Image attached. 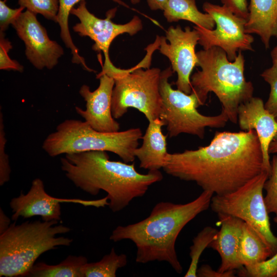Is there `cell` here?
<instances>
[{
	"label": "cell",
	"instance_id": "obj_1",
	"mask_svg": "<svg viewBox=\"0 0 277 277\" xmlns=\"http://www.w3.org/2000/svg\"><path fill=\"white\" fill-rule=\"evenodd\" d=\"M163 169L217 195L234 191L264 170L260 142L253 129L216 132L207 146L168 153Z\"/></svg>",
	"mask_w": 277,
	"mask_h": 277
},
{
	"label": "cell",
	"instance_id": "obj_2",
	"mask_svg": "<svg viewBox=\"0 0 277 277\" xmlns=\"http://www.w3.org/2000/svg\"><path fill=\"white\" fill-rule=\"evenodd\" d=\"M61 164L66 176L76 187L92 195L101 190L106 192L108 207L113 212L144 196L151 185L163 179L160 170L140 173L134 163L111 161L104 151L66 154L61 158Z\"/></svg>",
	"mask_w": 277,
	"mask_h": 277
},
{
	"label": "cell",
	"instance_id": "obj_3",
	"mask_svg": "<svg viewBox=\"0 0 277 277\" xmlns=\"http://www.w3.org/2000/svg\"><path fill=\"white\" fill-rule=\"evenodd\" d=\"M213 194L203 190L197 197L186 204L160 202L145 219L116 227L109 239L114 242L131 241L136 248L137 263L167 262L177 273H181L183 268L175 250L177 236L189 222L210 207Z\"/></svg>",
	"mask_w": 277,
	"mask_h": 277
},
{
	"label": "cell",
	"instance_id": "obj_4",
	"mask_svg": "<svg viewBox=\"0 0 277 277\" xmlns=\"http://www.w3.org/2000/svg\"><path fill=\"white\" fill-rule=\"evenodd\" d=\"M201 67L190 77L193 91L200 106L204 105L209 92H213L222 104V110L230 121L238 122L239 106L252 97L254 87L244 76L245 59L241 51L236 58L230 61L221 48L213 47L196 52Z\"/></svg>",
	"mask_w": 277,
	"mask_h": 277
},
{
	"label": "cell",
	"instance_id": "obj_5",
	"mask_svg": "<svg viewBox=\"0 0 277 277\" xmlns=\"http://www.w3.org/2000/svg\"><path fill=\"white\" fill-rule=\"evenodd\" d=\"M58 221L15 222L0 234V276H25L43 253L60 246H69L72 239L56 235L70 231Z\"/></svg>",
	"mask_w": 277,
	"mask_h": 277
},
{
	"label": "cell",
	"instance_id": "obj_6",
	"mask_svg": "<svg viewBox=\"0 0 277 277\" xmlns=\"http://www.w3.org/2000/svg\"><path fill=\"white\" fill-rule=\"evenodd\" d=\"M142 137L139 128L104 132L94 129L85 121L67 119L46 137L42 148L51 157L91 151H109L129 163L134 161V152Z\"/></svg>",
	"mask_w": 277,
	"mask_h": 277
},
{
	"label": "cell",
	"instance_id": "obj_7",
	"mask_svg": "<svg viewBox=\"0 0 277 277\" xmlns=\"http://www.w3.org/2000/svg\"><path fill=\"white\" fill-rule=\"evenodd\" d=\"M150 64H138L129 69L116 67L111 62H104L100 73L114 80L112 92V113L115 119L123 116L128 108L142 112L148 122L160 118L162 100L159 84L161 70L149 68Z\"/></svg>",
	"mask_w": 277,
	"mask_h": 277
},
{
	"label": "cell",
	"instance_id": "obj_8",
	"mask_svg": "<svg viewBox=\"0 0 277 277\" xmlns=\"http://www.w3.org/2000/svg\"><path fill=\"white\" fill-rule=\"evenodd\" d=\"M173 73L171 67L161 71L159 84L162 100L160 118L165 123L169 136L173 137L181 133H187L203 139L206 128L225 127L229 119L222 110L217 115H203L197 111L200 102L193 91L187 94L172 88L168 80Z\"/></svg>",
	"mask_w": 277,
	"mask_h": 277
},
{
	"label": "cell",
	"instance_id": "obj_9",
	"mask_svg": "<svg viewBox=\"0 0 277 277\" xmlns=\"http://www.w3.org/2000/svg\"><path fill=\"white\" fill-rule=\"evenodd\" d=\"M269 174L264 170L234 191L213 195L210 207L217 214L240 219L250 226L273 255L277 251V236L272 232L263 194Z\"/></svg>",
	"mask_w": 277,
	"mask_h": 277
},
{
	"label": "cell",
	"instance_id": "obj_10",
	"mask_svg": "<svg viewBox=\"0 0 277 277\" xmlns=\"http://www.w3.org/2000/svg\"><path fill=\"white\" fill-rule=\"evenodd\" d=\"M203 9L212 17L216 25L215 29L212 30L196 25L193 27L199 33V44L203 49L221 48L230 61L236 58L240 51H254L252 46L254 38L245 30L246 19L237 16L224 5L205 2Z\"/></svg>",
	"mask_w": 277,
	"mask_h": 277
},
{
	"label": "cell",
	"instance_id": "obj_11",
	"mask_svg": "<svg viewBox=\"0 0 277 277\" xmlns=\"http://www.w3.org/2000/svg\"><path fill=\"white\" fill-rule=\"evenodd\" d=\"M117 10L116 8L108 10L106 17L100 18L91 13L86 7L85 0L79 3L77 7H73L70 14L79 19V23L73 27V30L81 36H88L94 41L92 49L103 52L105 62L110 61L109 48L112 41L117 36L124 33L134 35L143 29L142 20L134 15L131 20L124 24L113 22V18Z\"/></svg>",
	"mask_w": 277,
	"mask_h": 277
},
{
	"label": "cell",
	"instance_id": "obj_12",
	"mask_svg": "<svg viewBox=\"0 0 277 277\" xmlns=\"http://www.w3.org/2000/svg\"><path fill=\"white\" fill-rule=\"evenodd\" d=\"M159 37L158 49L169 60L173 72L177 78L175 82L177 89L187 94L192 92L190 83L191 73L197 66V58L195 51L199 44V32L186 26L183 30L180 25L170 26L166 31V36Z\"/></svg>",
	"mask_w": 277,
	"mask_h": 277
},
{
	"label": "cell",
	"instance_id": "obj_13",
	"mask_svg": "<svg viewBox=\"0 0 277 277\" xmlns=\"http://www.w3.org/2000/svg\"><path fill=\"white\" fill-rule=\"evenodd\" d=\"M62 203H72L97 208L109 205L107 196L95 200L53 197L46 192L43 181L37 178L33 180L26 194L21 193L11 200L9 205L13 212L11 219L16 221L19 217L26 219L39 215L44 221H58L61 219Z\"/></svg>",
	"mask_w": 277,
	"mask_h": 277
},
{
	"label": "cell",
	"instance_id": "obj_14",
	"mask_svg": "<svg viewBox=\"0 0 277 277\" xmlns=\"http://www.w3.org/2000/svg\"><path fill=\"white\" fill-rule=\"evenodd\" d=\"M25 45L27 60L36 69H53L64 53L63 47L51 40L36 15L26 10L12 24Z\"/></svg>",
	"mask_w": 277,
	"mask_h": 277
},
{
	"label": "cell",
	"instance_id": "obj_15",
	"mask_svg": "<svg viewBox=\"0 0 277 277\" xmlns=\"http://www.w3.org/2000/svg\"><path fill=\"white\" fill-rule=\"evenodd\" d=\"M99 86L91 91L87 85H83L79 93L86 102V109L75 107L76 113L94 129L104 132H114L120 129L119 123L112 113V92L114 79L105 73H99Z\"/></svg>",
	"mask_w": 277,
	"mask_h": 277
},
{
	"label": "cell",
	"instance_id": "obj_16",
	"mask_svg": "<svg viewBox=\"0 0 277 277\" xmlns=\"http://www.w3.org/2000/svg\"><path fill=\"white\" fill-rule=\"evenodd\" d=\"M238 118L240 128L243 131L253 129L256 131L261 146L263 169L270 173L269 147L277 134L275 117L265 108L261 98L253 96L239 106Z\"/></svg>",
	"mask_w": 277,
	"mask_h": 277
},
{
	"label": "cell",
	"instance_id": "obj_17",
	"mask_svg": "<svg viewBox=\"0 0 277 277\" xmlns=\"http://www.w3.org/2000/svg\"><path fill=\"white\" fill-rule=\"evenodd\" d=\"M221 228L208 247L219 254L221 272L235 270L243 267L239 259V251L244 222L225 214H217Z\"/></svg>",
	"mask_w": 277,
	"mask_h": 277
},
{
	"label": "cell",
	"instance_id": "obj_18",
	"mask_svg": "<svg viewBox=\"0 0 277 277\" xmlns=\"http://www.w3.org/2000/svg\"><path fill=\"white\" fill-rule=\"evenodd\" d=\"M165 123L160 118L149 122L141 147L135 149L134 154L140 161V167L148 171L159 170L164 167L168 153L166 138L162 127Z\"/></svg>",
	"mask_w": 277,
	"mask_h": 277
},
{
	"label": "cell",
	"instance_id": "obj_19",
	"mask_svg": "<svg viewBox=\"0 0 277 277\" xmlns=\"http://www.w3.org/2000/svg\"><path fill=\"white\" fill-rule=\"evenodd\" d=\"M245 30L256 34L266 49L272 37L277 38V0H250Z\"/></svg>",
	"mask_w": 277,
	"mask_h": 277
},
{
	"label": "cell",
	"instance_id": "obj_20",
	"mask_svg": "<svg viewBox=\"0 0 277 277\" xmlns=\"http://www.w3.org/2000/svg\"><path fill=\"white\" fill-rule=\"evenodd\" d=\"M163 14L168 23L186 20L209 30L213 29L215 26L209 14L199 10L195 0H168Z\"/></svg>",
	"mask_w": 277,
	"mask_h": 277
},
{
	"label": "cell",
	"instance_id": "obj_21",
	"mask_svg": "<svg viewBox=\"0 0 277 277\" xmlns=\"http://www.w3.org/2000/svg\"><path fill=\"white\" fill-rule=\"evenodd\" d=\"M268 246L248 224L244 223L241 239L239 259L243 267L249 269L271 257Z\"/></svg>",
	"mask_w": 277,
	"mask_h": 277
},
{
	"label": "cell",
	"instance_id": "obj_22",
	"mask_svg": "<svg viewBox=\"0 0 277 277\" xmlns=\"http://www.w3.org/2000/svg\"><path fill=\"white\" fill-rule=\"evenodd\" d=\"M88 262L84 256L69 255L56 265L44 262L34 264L25 276L29 277H83L82 267Z\"/></svg>",
	"mask_w": 277,
	"mask_h": 277
},
{
	"label": "cell",
	"instance_id": "obj_23",
	"mask_svg": "<svg viewBox=\"0 0 277 277\" xmlns=\"http://www.w3.org/2000/svg\"><path fill=\"white\" fill-rule=\"evenodd\" d=\"M82 0H59V9L57 15L56 23L60 27V36L66 48L71 50L72 54L71 61L74 64H81L85 70L89 72L94 70L89 68L81 56L78 50L74 45L69 31L68 19L70 12L74 6ZM113 2L127 8L129 6L121 0H112Z\"/></svg>",
	"mask_w": 277,
	"mask_h": 277
},
{
	"label": "cell",
	"instance_id": "obj_24",
	"mask_svg": "<svg viewBox=\"0 0 277 277\" xmlns=\"http://www.w3.org/2000/svg\"><path fill=\"white\" fill-rule=\"evenodd\" d=\"M127 261L126 254H117L113 247L100 261L86 263L82 268L83 277H115L117 270L125 267Z\"/></svg>",
	"mask_w": 277,
	"mask_h": 277
},
{
	"label": "cell",
	"instance_id": "obj_25",
	"mask_svg": "<svg viewBox=\"0 0 277 277\" xmlns=\"http://www.w3.org/2000/svg\"><path fill=\"white\" fill-rule=\"evenodd\" d=\"M218 230L214 227H205L192 240L193 244L190 247L189 255L191 259L189 268L185 277H196L198 264L204 250L209 247L215 238Z\"/></svg>",
	"mask_w": 277,
	"mask_h": 277
},
{
	"label": "cell",
	"instance_id": "obj_26",
	"mask_svg": "<svg viewBox=\"0 0 277 277\" xmlns=\"http://www.w3.org/2000/svg\"><path fill=\"white\" fill-rule=\"evenodd\" d=\"M264 189L266 191L264 197L266 209L269 214H275L273 221L277 223V155L272 157L270 174L264 184Z\"/></svg>",
	"mask_w": 277,
	"mask_h": 277
},
{
	"label": "cell",
	"instance_id": "obj_27",
	"mask_svg": "<svg viewBox=\"0 0 277 277\" xmlns=\"http://www.w3.org/2000/svg\"><path fill=\"white\" fill-rule=\"evenodd\" d=\"M18 4L36 15L39 14L56 23L59 0H18Z\"/></svg>",
	"mask_w": 277,
	"mask_h": 277
},
{
	"label": "cell",
	"instance_id": "obj_28",
	"mask_svg": "<svg viewBox=\"0 0 277 277\" xmlns=\"http://www.w3.org/2000/svg\"><path fill=\"white\" fill-rule=\"evenodd\" d=\"M241 276L276 277L277 251L271 257L247 269L241 268L239 273Z\"/></svg>",
	"mask_w": 277,
	"mask_h": 277
},
{
	"label": "cell",
	"instance_id": "obj_29",
	"mask_svg": "<svg viewBox=\"0 0 277 277\" xmlns=\"http://www.w3.org/2000/svg\"><path fill=\"white\" fill-rule=\"evenodd\" d=\"M261 76L269 84L270 91L265 108L275 117L277 116V68L272 66L264 70Z\"/></svg>",
	"mask_w": 277,
	"mask_h": 277
},
{
	"label": "cell",
	"instance_id": "obj_30",
	"mask_svg": "<svg viewBox=\"0 0 277 277\" xmlns=\"http://www.w3.org/2000/svg\"><path fill=\"white\" fill-rule=\"evenodd\" d=\"M7 138L4 130L3 114L0 113V185L8 182L10 177L11 168L8 154L5 152Z\"/></svg>",
	"mask_w": 277,
	"mask_h": 277
},
{
	"label": "cell",
	"instance_id": "obj_31",
	"mask_svg": "<svg viewBox=\"0 0 277 277\" xmlns=\"http://www.w3.org/2000/svg\"><path fill=\"white\" fill-rule=\"evenodd\" d=\"M12 48L11 42L5 37L4 32H0V69L23 72L24 67L16 61L12 60L8 55Z\"/></svg>",
	"mask_w": 277,
	"mask_h": 277
},
{
	"label": "cell",
	"instance_id": "obj_32",
	"mask_svg": "<svg viewBox=\"0 0 277 277\" xmlns=\"http://www.w3.org/2000/svg\"><path fill=\"white\" fill-rule=\"evenodd\" d=\"M24 9V7L21 6L18 8L12 9L7 6L5 1L0 0V32L6 31Z\"/></svg>",
	"mask_w": 277,
	"mask_h": 277
},
{
	"label": "cell",
	"instance_id": "obj_33",
	"mask_svg": "<svg viewBox=\"0 0 277 277\" xmlns=\"http://www.w3.org/2000/svg\"><path fill=\"white\" fill-rule=\"evenodd\" d=\"M226 6L237 16L247 20L249 11L247 0H220Z\"/></svg>",
	"mask_w": 277,
	"mask_h": 277
},
{
	"label": "cell",
	"instance_id": "obj_34",
	"mask_svg": "<svg viewBox=\"0 0 277 277\" xmlns=\"http://www.w3.org/2000/svg\"><path fill=\"white\" fill-rule=\"evenodd\" d=\"M235 271L221 272L213 270L209 265L204 264L197 269L196 274L197 276L199 277H233L235 276Z\"/></svg>",
	"mask_w": 277,
	"mask_h": 277
},
{
	"label": "cell",
	"instance_id": "obj_35",
	"mask_svg": "<svg viewBox=\"0 0 277 277\" xmlns=\"http://www.w3.org/2000/svg\"><path fill=\"white\" fill-rule=\"evenodd\" d=\"M148 5L152 11L162 10L165 8L168 0H146Z\"/></svg>",
	"mask_w": 277,
	"mask_h": 277
},
{
	"label": "cell",
	"instance_id": "obj_36",
	"mask_svg": "<svg viewBox=\"0 0 277 277\" xmlns=\"http://www.w3.org/2000/svg\"><path fill=\"white\" fill-rule=\"evenodd\" d=\"M11 220L3 210L0 209V234L4 232L10 226Z\"/></svg>",
	"mask_w": 277,
	"mask_h": 277
},
{
	"label": "cell",
	"instance_id": "obj_37",
	"mask_svg": "<svg viewBox=\"0 0 277 277\" xmlns=\"http://www.w3.org/2000/svg\"><path fill=\"white\" fill-rule=\"evenodd\" d=\"M269 153H277V134L270 144Z\"/></svg>",
	"mask_w": 277,
	"mask_h": 277
},
{
	"label": "cell",
	"instance_id": "obj_38",
	"mask_svg": "<svg viewBox=\"0 0 277 277\" xmlns=\"http://www.w3.org/2000/svg\"><path fill=\"white\" fill-rule=\"evenodd\" d=\"M271 57L272 61V66L277 68V45L272 50Z\"/></svg>",
	"mask_w": 277,
	"mask_h": 277
},
{
	"label": "cell",
	"instance_id": "obj_39",
	"mask_svg": "<svg viewBox=\"0 0 277 277\" xmlns=\"http://www.w3.org/2000/svg\"><path fill=\"white\" fill-rule=\"evenodd\" d=\"M132 4H137L140 2V0H129Z\"/></svg>",
	"mask_w": 277,
	"mask_h": 277
},
{
	"label": "cell",
	"instance_id": "obj_40",
	"mask_svg": "<svg viewBox=\"0 0 277 277\" xmlns=\"http://www.w3.org/2000/svg\"><path fill=\"white\" fill-rule=\"evenodd\" d=\"M275 118H276V121H277V116L275 117Z\"/></svg>",
	"mask_w": 277,
	"mask_h": 277
},
{
	"label": "cell",
	"instance_id": "obj_41",
	"mask_svg": "<svg viewBox=\"0 0 277 277\" xmlns=\"http://www.w3.org/2000/svg\"><path fill=\"white\" fill-rule=\"evenodd\" d=\"M4 1H6L7 0H4Z\"/></svg>",
	"mask_w": 277,
	"mask_h": 277
}]
</instances>
